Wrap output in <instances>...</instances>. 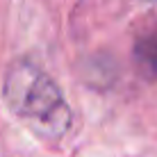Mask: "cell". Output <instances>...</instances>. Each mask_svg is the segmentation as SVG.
Segmentation results:
<instances>
[{
    "instance_id": "cell-1",
    "label": "cell",
    "mask_w": 157,
    "mask_h": 157,
    "mask_svg": "<svg viewBox=\"0 0 157 157\" xmlns=\"http://www.w3.org/2000/svg\"><path fill=\"white\" fill-rule=\"evenodd\" d=\"M2 98L9 112L46 141H59L73 128V109L59 84L30 59L9 64L2 80Z\"/></svg>"
},
{
    "instance_id": "cell-2",
    "label": "cell",
    "mask_w": 157,
    "mask_h": 157,
    "mask_svg": "<svg viewBox=\"0 0 157 157\" xmlns=\"http://www.w3.org/2000/svg\"><path fill=\"white\" fill-rule=\"evenodd\" d=\"M132 62L137 71L150 82H157V25L146 28L134 39L132 46Z\"/></svg>"
}]
</instances>
